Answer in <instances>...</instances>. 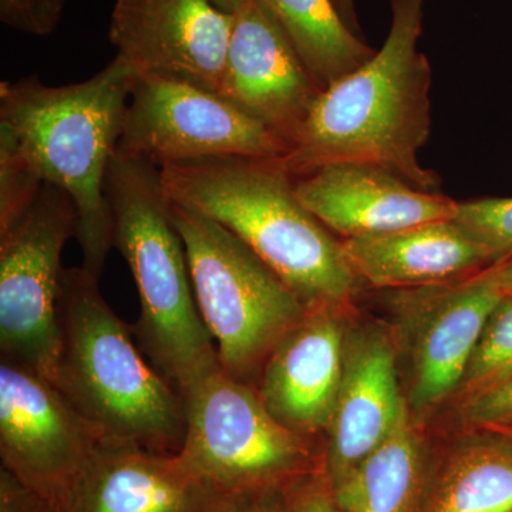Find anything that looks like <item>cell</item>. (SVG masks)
<instances>
[{"label":"cell","mask_w":512,"mask_h":512,"mask_svg":"<svg viewBox=\"0 0 512 512\" xmlns=\"http://www.w3.org/2000/svg\"><path fill=\"white\" fill-rule=\"evenodd\" d=\"M137 79L117 55L89 80L69 86H46L35 77L0 84V158L69 194L82 268L97 278L114 248L107 171Z\"/></svg>","instance_id":"6da1fadb"},{"label":"cell","mask_w":512,"mask_h":512,"mask_svg":"<svg viewBox=\"0 0 512 512\" xmlns=\"http://www.w3.org/2000/svg\"><path fill=\"white\" fill-rule=\"evenodd\" d=\"M426 0H392L382 49L319 94L291 151L276 163L292 178L330 163L375 165L419 190L439 175L420 164L431 131V67L420 52Z\"/></svg>","instance_id":"7a4b0ae2"},{"label":"cell","mask_w":512,"mask_h":512,"mask_svg":"<svg viewBox=\"0 0 512 512\" xmlns=\"http://www.w3.org/2000/svg\"><path fill=\"white\" fill-rule=\"evenodd\" d=\"M53 386L103 444L180 453L184 399L141 355L86 269H63Z\"/></svg>","instance_id":"3957f363"},{"label":"cell","mask_w":512,"mask_h":512,"mask_svg":"<svg viewBox=\"0 0 512 512\" xmlns=\"http://www.w3.org/2000/svg\"><path fill=\"white\" fill-rule=\"evenodd\" d=\"M165 194L231 231L272 269L308 311L339 309L359 279L342 241L298 200L276 160L208 158L160 168Z\"/></svg>","instance_id":"277c9868"},{"label":"cell","mask_w":512,"mask_h":512,"mask_svg":"<svg viewBox=\"0 0 512 512\" xmlns=\"http://www.w3.org/2000/svg\"><path fill=\"white\" fill-rule=\"evenodd\" d=\"M114 248L136 281L133 326L150 365L180 392L220 369L217 346L195 301L187 252L171 218L160 167L117 148L106 178Z\"/></svg>","instance_id":"5b68a950"},{"label":"cell","mask_w":512,"mask_h":512,"mask_svg":"<svg viewBox=\"0 0 512 512\" xmlns=\"http://www.w3.org/2000/svg\"><path fill=\"white\" fill-rule=\"evenodd\" d=\"M171 218L183 238L195 301L222 370L256 389L266 360L308 309L217 221L173 201Z\"/></svg>","instance_id":"8992f818"},{"label":"cell","mask_w":512,"mask_h":512,"mask_svg":"<svg viewBox=\"0 0 512 512\" xmlns=\"http://www.w3.org/2000/svg\"><path fill=\"white\" fill-rule=\"evenodd\" d=\"M180 456L224 495L258 494L323 467L313 440L286 429L258 390L214 370L183 394Z\"/></svg>","instance_id":"52a82bcc"},{"label":"cell","mask_w":512,"mask_h":512,"mask_svg":"<svg viewBox=\"0 0 512 512\" xmlns=\"http://www.w3.org/2000/svg\"><path fill=\"white\" fill-rule=\"evenodd\" d=\"M72 198L45 184L8 231L0 234V353L53 383L62 254L76 238Z\"/></svg>","instance_id":"ba28073f"},{"label":"cell","mask_w":512,"mask_h":512,"mask_svg":"<svg viewBox=\"0 0 512 512\" xmlns=\"http://www.w3.org/2000/svg\"><path fill=\"white\" fill-rule=\"evenodd\" d=\"M117 148L161 168L208 158L278 160L291 144L220 94L138 77Z\"/></svg>","instance_id":"9c48e42d"},{"label":"cell","mask_w":512,"mask_h":512,"mask_svg":"<svg viewBox=\"0 0 512 512\" xmlns=\"http://www.w3.org/2000/svg\"><path fill=\"white\" fill-rule=\"evenodd\" d=\"M100 441L32 370L0 360V456L3 468L62 512Z\"/></svg>","instance_id":"30bf717a"},{"label":"cell","mask_w":512,"mask_h":512,"mask_svg":"<svg viewBox=\"0 0 512 512\" xmlns=\"http://www.w3.org/2000/svg\"><path fill=\"white\" fill-rule=\"evenodd\" d=\"M232 22L211 0H116L109 37L140 79L220 94Z\"/></svg>","instance_id":"8fae6325"},{"label":"cell","mask_w":512,"mask_h":512,"mask_svg":"<svg viewBox=\"0 0 512 512\" xmlns=\"http://www.w3.org/2000/svg\"><path fill=\"white\" fill-rule=\"evenodd\" d=\"M220 96L295 143L319 94L295 47L259 0L232 13Z\"/></svg>","instance_id":"7c38bea8"},{"label":"cell","mask_w":512,"mask_h":512,"mask_svg":"<svg viewBox=\"0 0 512 512\" xmlns=\"http://www.w3.org/2000/svg\"><path fill=\"white\" fill-rule=\"evenodd\" d=\"M293 190L306 210L345 239L454 220L458 207L447 195L360 163L322 165L293 178Z\"/></svg>","instance_id":"4fadbf2b"},{"label":"cell","mask_w":512,"mask_h":512,"mask_svg":"<svg viewBox=\"0 0 512 512\" xmlns=\"http://www.w3.org/2000/svg\"><path fill=\"white\" fill-rule=\"evenodd\" d=\"M340 312L308 311L268 357L256 384L266 410L312 440L328 431L338 403L348 333Z\"/></svg>","instance_id":"5bb4252c"},{"label":"cell","mask_w":512,"mask_h":512,"mask_svg":"<svg viewBox=\"0 0 512 512\" xmlns=\"http://www.w3.org/2000/svg\"><path fill=\"white\" fill-rule=\"evenodd\" d=\"M505 293L490 269L454 284L412 289L421 318L413 350L409 409L427 414L456 396L488 316Z\"/></svg>","instance_id":"9a60e30c"},{"label":"cell","mask_w":512,"mask_h":512,"mask_svg":"<svg viewBox=\"0 0 512 512\" xmlns=\"http://www.w3.org/2000/svg\"><path fill=\"white\" fill-rule=\"evenodd\" d=\"M228 497L178 453L100 443L62 512H212Z\"/></svg>","instance_id":"2e32d148"},{"label":"cell","mask_w":512,"mask_h":512,"mask_svg":"<svg viewBox=\"0 0 512 512\" xmlns=\"http://www.w3.org/2000/svg\"><path fill=\"white\" fill-rule=\"evenodd\" d=\"M407 412L389 338L373 328L346 333L343 379L323 451L332 487L373 453Z\"/></svg>","instance_id":"e0dca14e"},{"label":"cell","mask_w":512,"mask_h":512,"mask_svg":"<svg viewBox=\"0 0 512 512\" xmlns=\"http://www.w3.org/2000/svg\"><path fill=\"white\" fill-rule=\"evenodd\" d=\"M342 247L357 279L375 288L454 284L494 265L487 249L454 220L343 239Z\"/></svg>","instance_id":"ac0fdd59"},{"label":"cell","mask_w":512,"mask_h":512,"mask_svg":"<svg viewBox=\"0 0 512 512\" xmlns=\"http://www.w3.org/2000/svg\"><path fill=\"white\" fill-rule=\"evenodd\" d=\"M436 464L410 410L392 434L339 484L343 512H424Z\"/></svg>","instance_id":"d6986e66"},{"label":"cell","mask_w":512,"mask_h":512,"mask_svg":"<svg viewBox=\"0 0 512 512\" xmlns=\"http://www.w3.org/2000/svg\"><path fill=\"white\" fill-rule=\"evenodd\" d=\"M424 512H512V436L453 446L436 464Z\"/></svg>","instance_id":"ffe728a7"},{"label":"cell","mask_w":512,"mask_h":512,"mask_svg":"<svg viewBox=\"0 0 512 512\" xmlns=\"http://www.w3.org/2000/svg\"><path fill=\"white\" fill-rule=\"evenodd\" d=\"M259 2L284 30L322 92L376 53L343 20L335 0Z\"/></svg>","instance_id":"44dd1931"},{"label":"cell","mask_w":512,"mask_h":512,"mask_svg":"<svg viewBox=\"0 0 512 512\" xmlns=\"http://www.w3.org/2000/svg\"><path fill=\"white\" fill-rule=\"evenodd\" d=\"M512 379V293H505L485 322L456 396L461 402Z\"/></svg>","instance_id":"7402d4cb"},{"label":"cell","mask_w":512,"mask_h":512,"mask_svg":"<svg viewBox=\"0 0 512 512\" xmlns=\"http://www.w3.org/2000/svg\"><path fill=\"white\" fill-rule=\"evenodd\" d=\"M454 221L487 249L494 265L512 258V197L458 202Z\"/></svg>","instance_id":"603a6c76"},{"label":"cell","mask_w":512,"mask_h":512,"mask_svg":"<svg viewBox=\"0 0 512 512\" xmlns=\"http://www.w3.org/2000/svg\"><path fill=\"white\" fill-rule=\"evenodd\" d=\"M66 0H0L3 25L32 36H49L62 20Z\"/></svg>","instance_id":"cb8c5ba5"},{"label":"cell","mask_w":512,"mask_h":512,"mask_svg":"<svg viewBox=\"0 0 512 512\" xmlns=\"http://www.w3.org/2000/svg\"><path fill=\"white\" fill-rule=\"evenodd\" d=\"M464 426L503 430L512 424V379L494 389L464 400L460 407Z\"/></svg>","instance_id":"d4e9b609"},{"label":"cell","mask_w":512,"mask_h":512,"mask_svg":"<svg viewBox=\"0 0 512 512\" xmlns=\"http://www.w3.org/2000/svg\"><path fill=\"white\" fill-rule=\"evenodd\" d=\"M286 490L291 512H343L336 503L325 467L298 478Z\"/></svg>","instance_id":"484cf974"},{"label":"cell","mask_w":512,"mask_h":512,"mask_svg":"<svg viewBox=\"0 0 512 512\" xmlns=\"http://www.w3.org/2000/svg\"><path fill=\"white\" fill-rule=\"evenodd\" d=\"M0 512H52L39 495L2 467L0 471Z\"/></svg>","instance_id":"4316f807"},{"label":"cell","mask_w":512,"mask_h":512,"mask_svg":"<svg viewBox=\"0 0 512 512\" xmlns=\"http://www.w3.org/2000/svg\"><path fill=\"white\" fill-rule=\"evenodd\" d=\"M286 487L276 485L256 494L247 512H291Z\"/></svg>","instance_id":"83f0119b"},{"label":"cell","mask_w":512,"mask_h":512,"mask_svg":"<svg viewBox=\"0 0 512 512\" xmlns=\"http://www.w3.org/2000/svg\"><path fill=\"white\" fill-rule=\"evenodd\" d=\"M488 269H490V274L498 288L504 293H512V258L505 259L500 264L490 266Z\"/></svg>","instance_id":"f1b7e54d"},{"label":"cell","mask_w":512,"mask_h":512,"mask_svg":"<svg viewBox=\"0 0 512 512\" xmlns=\"http://www.w3.org/2000/svg\"><path fill=\"white\" fill-rule=\"evenodd\" d=\"M256 494L231 495L212 512H247Z\"/></svg>","instance_id":"f546056e"},{"label":"cell","mask_w":512,"mask_h":512,"mask_svg":"<svg viewBox=\"0 0 512 512\" xmlns=\"http://www.w3.org/2000/svg\"><path fill=\"white\" fill-rule=\"evenodd\" d=\"M335 3L343 20H345L353 30L357 29L353 0H335Z\"/></svg>","instance_id":"4dcf8cb0"},{"label":"cell","mask_w":512,"mask_h":512,"mask_svg":"<svg viewBox=\"0 0 512 512\" xmlns=\"http://www.w3.org/2000/svg\"><path fill=\"white\" fill-rule=\"evenodd\" d=\"M218 9L227 13H234L245 0H211Z\"/></svg>","instance_id":"1f68e13d"},{"label":"cell","mask_w":512,"mask_h":512,"mask_svg":"<svg viewBox=\"0 0 512 512\" xmlns=\"http://www.w3.org/2000/svg\"><path fill=\"white\" fill-rule=\"evenodd\" d=\"M508 429H510V431L512 433V424H511V426L505 427V429H503V430H508ZM511 436H512V434H511Z\"/></svg>","instance_id":"d6a6232c"}]
</instances>
